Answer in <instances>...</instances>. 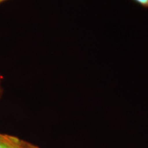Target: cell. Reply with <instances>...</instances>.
Segmentation results:
<instances>
[{
    "mask_svg": "<svg viewBox=\"0 0 148 148\" xmlns=\"http://www.w3.org/2000/svg\"><path fill=\"white\" fill-rule=\"evenodd\" d=\"M0 148H39L16 136L0 133Z\"/></svg>",
    "mask_w": 148,
    "mask_h": 148,
    "instance_id": "cell-1",
    "label": "cell"
},
{
    "mask_svg": "<svg viewBox=\"0 0 148 148\" xmlns=\"http://www.w3.org/2000/svg\"><path fill=\"white\" fill-rule=\"evenodd\" d=\"M133 1L139 4L140 6L145 8H148V0H133Z\"/></svg>",
    "mask_w": 148,
    "mask_h": 148,
    "instance_id": "cell-2",
    "label": "cell"
},
{
    "mask_svg": "<svg viewBox=\"0 0 148 148\" xmlns=\"http://www.w3.org/2000/svg\"><path fill=\"white\" fill-rule=\"evenodd\" d=\"M6 1V0H0V3H1L2 2H3V1Z\"/></svg>",
    "mask_w": 148,
    "mask_h": 148,
    "instance_id": "cell-3",
    "label": "cell"
},
{
    "mask_svg": "<svg viewBox=\"0 0 148 148\" xmlns=\"http://www.w3.org/2000/svg\"><path fill=\"white\" fill-rule=\"evenodd\" d=\"M0 92H1V90H0Z\"/></svg>",
    "mask_w": 148,
    "mask_h": 148,
    "instance_id": "cell-4",
    "label": "cell"
}]
</instances>
